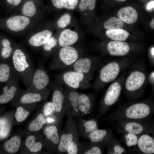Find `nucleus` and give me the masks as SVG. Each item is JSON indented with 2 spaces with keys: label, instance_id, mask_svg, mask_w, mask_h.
<instances>
[{
  "label": "nucleus",
  "instance_id": "f257e3e1",
  "mask_svg": "<svg viewBox=\"0 0 154 154\" xmlns=\"http://www.w3.org/2000/svg\"><path fill=\"white\" fill-rule=\"evenodd\" d=\"M154 112L153 102L148 100L120 106L106 119L109 123L124 119H146L150 118Z\"/></svg>",
  "mask_w": 154,
  "mask_h": 154
},
{
  "label": "nucleus",
  "instance_id": "f03ea898",
  "mask_svg": "<svg viewBox=\"0 0 154 154\" xmlns=\"http://www.w3.org/2000/svg\"><path fill=\"white\" fill-rule=\"evenodd\" d=\"M11 59L19 78L24 84L29 86L36 69L32 61L24 50L17 46L14 47Z\"/></svg>",
  "mask_w": 154,
  "mask_h": 154
},
{
  "label": "nucleus",
  "instance_id": "7ed1b4c3",
  "mask_svg": "<svg viewBox=\"0 0 154 154\" xmlns=\"http://www.w3.org/2000/svg\"><path fill=\"white\" fill-rule=\"evenodd\" d=\"M150 119H124L117 122L119 127L124 131L140 135L154 134V123Z\"/></svg>",
  "mask_w": 154,
  "mask_h": 154
},
{
  "label": "nucleus",
  "instance_id": "20e7f679",
  "mask_svg": "<svg viewBox=\"0 0 154 154\" xmlns=\"http://www.w3.org/2000/svg\"><path fill=\"white\" fill-rule=\"evenodd\" d=\"M67 119L63 129L61 131L57 152L59 154L66 153L71 142L79 135L77 124L74 117L66 113Z\"/></svg>",
  "mask_w": 154,
  "mask_h": 154
},
{
  "label": "nucleus",
  "instance_id": "39448f33",
  "mask_svg": "<svg viewBox=\"0 0 154 154\" xmlns=\"http://www.w3.org/2000/svg\"><path fill=\"white\" fill-rule=\"evenodd\" d=\"M121 89L120 85L117 82H114L110 86L100 103L96 119L104 115L111 107L117 102L121 94Z\"/></svg>",
  "mask_w": 154,
  "mask_h": 154
},
{
  "label": "nucleus",
  "instance_id": "423d86ee",
  "mask_svg": "<svg viewBox=\"0 0 154 154\" xmlns=\"http://www.w3.org/2000/svg\"><path fill=\"white\" fill-rule=\"evenodd\" d=\"M145 79L144 74L138 71L131 73L125 81V88L127 94L130 98L134 99L140 96V90L143 84Z\"/></svg>",
  "mask_w": 154,
  "mask_h": 154
},
{
  "label": "nucleus",
  "instance_id": "0eeeda50",
  "mask_svg": "<svg viewBox=\"0 0 154 154\" xmlns=\"http://www.w3.org/2000/svg\"><path fill=\"white\" fill-rule=\"evenodd\" d=\"M87 138L91 143L105 147L115 138L111 129H98L90 133Z\"/></svg>",
  "mask_w": 154,
  "mask_h": 154
},
{
  "label": "nucleus",
  "instance_id": "6e6552de",
  "mask_svg": "<svg viewBox=\"0 0 154 154\" xmlns=\"http://www.w3.org/2000/svg\"><path fill=\"white\" fill-rule=\"evenodd\" d=\"M80 94L75 91L68 93L65 97V114L68 113L74 117L80 116L79 102Z\"/></svg>",
  "mask_w": 154,
  "mask_h": 154
},
{
  "label": "nucleus",
  "instance_id": "1a4fd4ad",
  "mask_svg": "<svg viewBox=\"0 0 154 154\" xmlns=\"http://www.w3.org/2000/svg\"><path fill=\"white\" fill-rule=\"evenodd\" d=\"M49 78L46 72L40 68L36 69L33 76L29 89L41 90L48 85Z\"/></svg>",
  "mask_w": 154,
  "mask_h": 154
},
{
  "label": "nucleus",
  "instance_id": "9d476101",
  "mask_svg": "<svg viewBox=\"0 0 154 154\" xmlns=\"http://www.w3.org/2000/svg\"><path fill=\"white\" fill-rule=\"evenodd\" d=\"M30 22L28 17L23 15H16L7 19L5 21V25L10 30L18 32L26 29Z\"/></svg>",
  "mask_w": 154,
  "mask_h": 154
},
{
  "label": "nucleus",
  "instance_id": "9b49d317",
  "mask_svg": "<svg viewBox=\"0 0 154 154\" xmlns=\"http://www.w3.org/2000/svg\"><path fill=\"white\" fill-rule=\"evenodd\" d=\"M65 96L59 90H55L53 92L52 102L55 109V116L58 123L61 122L65 114Z\"/></svg>",
  "mask_w": 154,
  "mask_h": 154
},
{
  "label": "nucleus",
  "instance_id": "f8f14e48",
  "mask_svg": "<svg viewBox=\"0 0 154 154\" xmlns=\"http://www.w3.org/2000/svg\"><path fill=\"white\" fill-rule=\"evenodd\" d=\"M19 79L18 76L13 77L8 81V85L4 87V93L0 96V104L7 103L13 98L19 86Z\"/></svg>",
  "mask_w": 154,
  "mask_h": 154
},
{
  "label": "nucleus",
  "instance_id": "ddd939ff",
  "mask_svg": "<svg viewBox=\"0 0 154 154\" xmlns=\"http://www.w3.org/2000/svg\"><path fill=\"white\" fill-rule=\"evenodd\" d=\"M120 70L118 64L115 62L109 63L104 66L100 72L101 80L108 83L114 80L118 75Z\"/></svg>",
  "mask_w": 154,
  "mask_h": 154
},
{
  "label": "nucleus",
  "instance_id": "4468645a",
  "mask_svg": "<svg viewBox=\"0 0 154 154\" xmlns=\"http://www.w3.org/2000/svg\"><path fill=\"white\" fill-rule=\"evenodd\" d=\"M97 120L94 118L85 120L82 117H78L77 124L78 131L83 136L87 138L89 134L98 129Z\"/></svg>",
  "mask_w": 154,
  "mask_h": 154
},
{
  "label": "nucleus",
  "instance_id": "2eb2a0df",
  "mask_svg": "<svg viewBox=\"0 0 154 154\" xmlns=\"http://www.w3.org/2000/svg\"><path fill=\"white\" fill-rule=\"evenodd\" d=\"M137 145L138 149L136 150L141 153L145 154L154 153V140L149 134H145L140 135Z\"/></svg>",
  "mask_w": 154,
  "mask_h": 154
},
{
  "label": "nucleus",
  "instance_id": "dca6fc26",
  "mask_svg": "<svg viewBox=\"0 0 154 154\" xmlns=\"http://www.w3.org/2000/svg\"><path fill=\"white\" fill-rule=\"evenodd\" d=\"M61 131L56 125L47 126L44 128V130L46 139L53 145L54 150L57 151L60 141Z\"/></svg>",
  "mask_w": 154,
  "mask_h": 154
},
{
  "label": "nucleus",
  "instance_id": "f3484780",
  "mask_svg": "<svg viewBox=\"0 0 154 154\" xmlns=\"http://www.w3.org/2000/svg\"><path fill=\"white\" fill-rule=\"evenodd\" d=\"M107 49L110 55L116 56L125 55L129 52L130 50L126 42L115 40L108 43Z\"/></svg>",
  "mask_w": 154,
  "mask_h": 154
},
{
  "label": "nucleus",
  "instance_id": "a211bd4d",
  "mask_svg": "<svg viewBox=\"0 0 154 154\" xmlns=\"http://www.w3.org/2000/svg\"><path fill=\"white\" fill-rule=\"evenodd\" d=\"M59 57L65 64H71L77 60L78 55L76 50L73 47L67 46L63 47L60 50Z\"/></svg>",
  "mask_w": 154,
  "mask_h": 154
},
{
  "label": "nucleus",
  "instance_id": "6ab92c4d",
  "mask_svg": "<svg viewBox=\"0 0 154 154\" xmlns=\"http://www.w3.org/2000/svg\"><path fill=\"white\" fill-rule=\"evenodd\" d=\"M52 32L48 30H45L36 33L29 39L30 45L35 47L43 45L52 37Z\"/></svg>",
  "mask_w": 154,
  "mask_h": 154
},
{
  "label": "nucleus",
  "instance_id": "aec40b11",
  "mask_svg": "<svg viewBox=\"0 0 154 154\" xmlns=\"http://www.w3.org/2000/svg\"><path fill=\"white\" fill-rule=\"evenodd\" d=\"M117 15L119 18L123 22L129 24L135 23L138 18L136 11L130 6L121 8L118 11Z\"/></svg>",
  "mask_w": 154,
  "mask_h": 154
},
{
  "label": "nucleus",
  "instance_id": "412c9836",
  "mask_svg": "<svg viewBox=\"0 0 154 154\" xmlns=\"http://www.w3.org/2000/svg\"><path fill=\"white\" fill-rule=\"evenodd\" d=\"M94 104L92 100L89 96L82 94L80 95L79 102V110L80 116L85 117L92 112Z\"/></svg>",
  "mask_w": 154,
  "mask_h": 154
},
{
  "label": "nucleus",
  "instance_id": "4be33fe9",
  "mask_svg": "<svg viewBox=\"0 0 154 154\" xmlns=\"http://www.w3.org/2000/svg\"><path fill=\"white\" fill-rule=\"evenodd\" d=\"M78 38L77 33L70 29H66L60 33L58 39L59 45L62 47L69 46L76 42Z\"/></svg>",
  "mask_w": 154,
  "mask_h": 154
},
{
  "label": "nucleus",
  "instance_id": "5701e85b",
  "mask_svg": "<svg viewBox=\"0 0 154 154\" xmlns=\"http://www.w3.org/2000/svg\"><path fill=\"white\" fill-rule=\"evenodd\" d=\"M84 77L83 73L77 71H71L65 73L63 76L64 80L68 86L74 89H77Z\"/></svg>",
  "mask_w": 154,
  "mask_h": 154
},
{
  "label": "nucleus",
  "instance_id": "b1692460",
  "mask_svg": "<svg viewBox=\"0 0 154 154\" xmlns=\"http://www.w3.org/2000/svg\"><path fill=\"white\" fill-rule=\"evenodd\" d=\"M117 128L121 138L127 147H134L137 145L140 135L127 132L119 127Z\"/></svg>",
  "mask_w": 154,
  "mask_h": 154
},
{
  "label": "nucleus",
  "instance_id": "393cba45",
  "mask_svg": "<svg viewBox=\"0 0 154 154\" xmlns=\"http://www.w3.org/2000/svg\"><path fill=\"white\" fill-rule=\"evenodd\" d=\"M16 76H18L14 70L11 62L10 64L5 63L0 64V82H8Z\"/></svg>",
  "mask_w": 154,
  "mask_h": 154
},
{
  "label": "nucleus",
  "instance_id": "a878e982",
  "mask_svg": "<svg viewBox=\"0 0 154 154\" xmlns=\"http://www.w3.org/2000/svg\"><path fill=\"white\" fill-rule=\"evenodd\" d=\"M104 147L90 143H80L79 154H101L104 153Z\"/></svg>",
  "mask_w": 154,
  "mask_h": 154
},
{
  "label": "nucleus",
  "instance_id": "bb28decb",
  "mask_svg": "<svg viewBox=\"0 0 154 154\" xmlns=\"http://www.w3.org/2000/svg\"><path fill=\"white\" fill-rule=\"evenodd\" d=\"M106 33L108 37L112 40L119 41L125 40L130 35L126 31L121 29L108 30Z\"/></svg>",
  "mask_w": 154,
  "mask_h": 154
},
{
  "label": "nucleus",
  "instance_id": "cd10ccee",
  "mask_svg": "<svg viewBox=\"0 0 154 154\" xmlns=\"http://www.w3.org/2000/svg\"><path fill=\"white\" fill-rule=\"evenodd\" d=\"M108 154H122L126 153L127 151L120 142L115 138L106 146Z\"/></svg>",
  "mask_w": 154,
  "mask_h": 154
},
{
  "label": "nucleus",
  "instance_id": "c85d7f7f",
  "mask_svg": "<svg viewBox=\"0 0 154 154\" xmlns=\"http://www.w3.org/2000/svg\"><path fill=\"white\" fill-rule=\"evenodd\" d=\"M42 96L39 93L28 92L24 94L19 99L20 103L22 104H29L40 101Z\"/></svg>",
  "mask_w": 154,
  "mask_h": 154
},
{
  "label": "nucleus",
  "instance_id": "c756f323",
  "mask_svg": "<svg viewBox=\"0 0 154 154\" xmlns=\"http://www.w3.org/2000/svg\"><path fill=\"white\" fill-rule=\"evenodd\" d=\"M21 143L20 137L16 136L7 141L4 144V147L9 153H14L18 151Z\"/></svg>",
  "mask_w": 154,
  "mask_h": 154
},
{
  "label": "nucleus",
  "instance_id": "7c9ffc66",
  "mask_svg": "<svg viewBox=\"0 0 154 154\" xmlns=\"http://www.w3.org/2000/svg\"><path fill=\"white\" fill-rule=\"evenodd\" d=\"M91 65V60L85 58L80 59L75 62L74 65L75 70L81 73H87L90 70Z\"/></svg>",
  "mask_w": 154,
  "mask_h": 154
},
{
  "label": "nucleus",
  "instance_id": "2f4dec72",
  "mask_svg": "<svg viewBox=\"0 0 154 154\" xmlns=\"http://www.w3.org/2000/svg\"><path fill=\"white\" fill-rule=\"evenodd\" d=\"M2 47L1 51V55L4 59L11 57L14 48L12 46L10 41L7 38H4L1 41Z\"/></svg>",
  "mask_w": 154,
  "mask_h": 154
},
{
  "label": "nucleus",
  "instance_id": "473e14b6",
  "mask_svg": "<svg viewBox=\"0 0 154 154\" xmlns=\"http://www.w3.org/2000/svg\"><path fill=\"white\" fill-rule=\"evenodd\" d=\"M21 12L23 15L27 17L34 16L37 13V9L34 2L32 1L25 2L22 7Z\"/></svg>",
  "mask_w": 154,
  "mask_h": 154
},
{
  "label": "nucleus",
  "instance_id": "72a5a7b5",
  "mask_svg": "<svg viewBox=\"0 0 154 154\" xmlns=\"http://www.w3.org/2000/svg\"><path fill=\"white\" fill-rule=\"evenodd\" d=\"M124 25V22L119 18L112 17L104 23V28L108 30H113L122 28Z\"/></svg>",
  "mask_w": 154,
  "mask_h": 154
},
{
  "label": "nucleus",
  "instance_id": "f704fd0d",
  "mask_svg": "<svg viewBox=\"0 0 154 154\" xmlns=\"http://www.w3.org/2000/svg\"><path fill=\"white\" fill-rule=\"evenodd\" d=\"M25 144L28 149L32 152L40 151L42 148V143L40 142H36L35 137L32 135H30L27 138Z\"/></svg>",
  "mask_w": 154,
  "mask_h": 154
},
{
  "label": "nucleus",
  "instance_id": "c9c22d12",
  "mask_svg": "<svg viewBox=\"0 0 154 154\" xmlns=\"http://www.w3.org/2000/svg\"><path fill=\"white\" fill-rule=\"evenodd\" d=\"M46 122V119L44 115L42 113H40L36 118L30 123L29 128L32 131H38L42 128Z\"/></svg>",
  "mask_w": 154,
  "mask_h": 154
},
{
  "label": "nucleus",
  "instance_id": "e433bc0d",
  "mask_svg": "<svg viewBox=\"0 0 154 154\" xmlns=\"http://www.w3.org/2000/svg\"><path fill=\"white\" fill-rule=\"evenodd\" d=\"M11 124L7 119H0V139H3L8 135L11 129Z\"/></svg>",
  "mask_w": 154,
  "mask_h": 154
},
{
  "label": "nucleus",
  "instance_id": "4c0bfd02",
  "mask_svg": "<svg viewBox=\"0 0 154 154\" xmlns=\"http://www.w3.org/2000/svg\"><path fill=\"white\" fill-rule=\"evenodd\" d=\"M80 143L79 140V135L75 138L69 145L66 153L68 154H79Z\"/></svg>",
  "mask_w": 154,
  "mask_h": 154
},
{
  "label": "nucleus",
  "instance_id": "58836bf2",
  "mask_svg": "<svg viewBox=\"0 0 154 154\" xmlns=\"http://www.w3.org/2000/svg\"><path fill=\"white\" fill-rule=\"evenodd\" d=\"M29 111L25 110L22 107H19L17 108L15 114L16 120L19 122H22L25 120L29 115Z\"/></svg>",
  "mask_w": 154,
  "mask_h": 154
},
{
  "label": "nucleus",
  "instance_id": "ea45409f",
  "mask_svg": "<svg viewBox=\"0 0 154 154\" xmlns=\"http://www.w3.org/2000/svg\"><path fill=\"white\" fill-rule=\"evenodd\" d=\"M96 0H81L79 7L82 12L86 9L93 10L95 6Z\"/></svg>",
  "mask_w": 154,
  "mask_h": 154
},
{
  "label": "nucleus",
  "instance_id": "a19ab883",
  "mask_svg": "<svg viewBox=\"0 0 154 154\" xmlns=\"http://www.w3.org/2000/svg\"><path fill=\"white\" fill-rule=\"evenodd\" d=\"M71 18V16L68 13L63 15L57 21L58 26L61 28H65L70 23Z\"/></svg>",
  "mask_w": 154,
  "mask_h": 154
},
{
  "label": "nucleus",
  "instance_id": "79ce46f5",
  "mask_svg": "<svg viewBox=\"0 0 154 154\" xmlns=\"http://www.w3.org/2000/svg\"><path fill=\"white\" fill-rule=\"evenodd\" d=\"M55 112V109L52 102H48L44 104L43 109V115L45 116H52Z\"/></svg>",
  "mask_w": 154,
  "mask_h": 154
},
{
  "label": "nucleus",
  "instance_id": "37998d69",
  "mask_svg": "<svg viewBox=\"0 0 154 154\" xmlns=\"http://www.w3.org/2000/svg\"><path fill=\"white\" fill-rule=\"evenodd\" d=\"M57 40L53 37H51L43 45L44 50L46 51H50L57 44Z\"/></svg>",
  "mask_w": 154,
  "mask_h": 154
},
{
  "label": "nucleus",
  "instance_id": "c03bdc74",
  "mask_svg": "<svg viewBox=\"0 0 154 154\" xmlns=\"http://www.w3.org/2000/svg\"><path fill=\"white\" fill-rule=\"evenodd\" d=\"M63 7L68 9H74L78 2V0H61Z\"/></svg>",
  "mask_w": 154,
  "mask_h": 154
},
{
  "label": "nucleus",
  "instance_id": "a18cd8bd",
  "mask_svg": "<svg viewBox=\"0 0 154 154\" xmlns=\"http://www.w3.org/2000/svg\"><path fill=\"white\" fill-rule=\"evenodd\" d=\"M53 5L56 7L61 9L63 7V5L61 0H51Z\"/></svg>",
  "mask_w": 154,
  "mask_h": 154
},
{
  "label": "nucleus",
  "instance_id": "49530a36",
  "mask_svg": "<svg viewBox=\"0 0 154 154\" xmlns=\"http://www.w3.org/2000/svg\"><path fill=\"white\" fill-rule=\"evenodd\" d=\"M7 2L10 4L17 6L21 2L22 0H6Z\"/></svg>",
  "mask_w": 154,
  "mask_h": 154
},
{
  "label": "nucleus",
  "instance_id": "de8ad7c7",
  "mask_svg": "<svg viewBox=\"0 0 154 154\" xmlns=\"http://www.w3.org/2000/svg\"><path fill=\"white\" fill-rule=\"evenodd\" d=\"M154 0H152L151 1L148 3L147 7V9L148 10H150L154 8Z\"/></svg>",
  "mask_w": 154,
  "mask_h": 154
},
{
  "label": "nucleus",
  "instance_id": "09e8293b",
  "mask_svg": "<svg viewBox=\"0 0 154 154\" xmlns=\"http://www.w3.org/2000/svg\"><path fill=\"white\" fill-rule=\"evenodd\" d=\"M150 25L151 27L153 29H154V19H153L151 22Z\"/></svg>",
  "mask_w": 154,
  "mask_h": 154
},
{
  "label": "nucleus",
  "instance_id": "8fccbe9b",
  "mask_svg": "<svg viewBox=\"0 0 154 154\" xmlns=\"http://www.w3.org/2000/svg\"><path fill=\"white\" fill-rule=\"evenodd\" d=\"M154 72H152L150 75V77L151 79L152 80H154Z\"/></svg>",
  "mask_w": 154,
  "mask_h": 154
},
{
  "label": "nucleus",
  "instance_id": "3c124183",
  "mask_svg": "<svg viewBox=\"0 0 154 154\" xmlns=\"http://www.w3.org/2000/svg\"><path fill=\"white\" fill-rule=\"evenodd\" d=\"M151 54L152 55V56H153V57H154V48L153 47L151 49Z\"/></svg>",
  "mask_w": 154,
  "mask_h": 154
},
{
  "label": "nucleus",
  "instance_id": "603ef678",
  "mask_svg": "<svg viewBox=\"0 0 154 154\" xmlns=\"http://www.w3.org/2000/svg\"><path fill=\"white\" fill-rule=\"evenodd\" d=\"M117 1H122V2H124L127 0H116Z\"/></svg>",
  "mask_w": 154,
  "mask_h": 154
}]
</instances>
